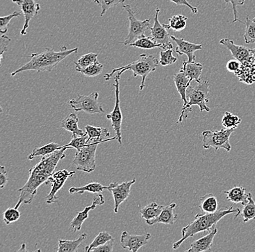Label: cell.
<instances>
[{"mask_svg": "<svg viewBox=\"0 0 255 252\" xmlns=\"http://www.w3.org/2000/svg\"><path fill=\"white\" fill-rule=\"evenodd\" d=\"M68 148L61 146L52 154L44 156L41 160L29 170V177L23 187L17 190L20 193L15 208L22 204H30L37 194L38 189L43 183H47L49 177L55 172L60 160L65 158V151Z\"/></svg>", "mask_w": 255, "mask_h": 252, "instance_id": "obj_1", "label": "cell"}, {"mask_svg": "<svg viewBox=\"0 0 255 252\" xmlns=\"http://www.w3.org/2000/svg\"><path fill=\"white\" fill-rule=\"evenodd\" d=\"M79 48L68 49L62 47L59 52L52 48H45L44 50L30 55V60L23 66L11 73V76H15L17 73L26 71H36V72L47 71L51 72L64 59L74 52H77Z\"/></svg>", "mask_w": 255, "mask_h": 252, "instance_id": "obj_2", "label": "cell"}, {"mask_svg": "<svg viewBox=\"0 0 255 252\" xmlns=\"http://www.w3.org/2000/svg\"><path fill=\"white\" fill-rule=\"evenodd\" d=\"M240 212L241 210L239 209H234V207H231L230 208H226V210L221 209L215 213L197 214L194 217V220L183 228L181 231L182 237L173 244V250H175L179 248L186 239L193 237L199 233L211 231L212 228L216 226L217 223L226 215L237 212L235 218H238Z\"/></svg>", "mask_w": 255, "mask_h": 252, "instance_id": "obj_3", "label": "cell"}, {"mask_svg": "<svg viewBox=\"0 0 255 252\" xmlns=\"http://www.w3.org/2000/svg\"><path fill=\"white\" fill-rule=\"evenodd\" d=\"M159 61L155 57L152 55H148L146 54H141L138 60H135L133 63H129L120 68H114L111 73H106L105 76V80L108 81L113 77L116 72L121 71L123 73L127 71H133V76H141V83L139 86V90L142 91L145 87V81L148 75L151 72L156 71L158 66Z\"/></svg>", "mask_w": 255, "mask_h": 252, "instance_id": "obj_4", "label": "cell"}, {"mask_svg": "<svg viewBox=\"0 0 255 252\" xmlns=\"http://www.w3.org/2000/svg\"><path fill=\"white\" fill-rule=\"evenodd\" d=\"M210 83L208 80H204L202 82L197 83L194 87L189 86L186 92L188 103L186 106L183 107L181 114L178 118V123H182L183 119L187 118V114L191 111L193 106H199L201 112L207 111L210 112V108L207 106V103L210 101Z\"/></svg>", "mask_w": 255, "mask_h": 252, "instance_id": "obj_5", "label": "cell"}, {"mask_svg": "<svg viewBox=\"0 0 255 252\" xmlns=\"http://www.w3.org/2000/svg\"><path fill=\"white\" fill-rule=\"evenodd\" d=\"M234 132V130L226 128L221 130L203 131L202 136L204 148L210 149L213 148L215 152H218L219 149H225L228 152H230V137Z\"/></svg>", "mask_w": 255, "mask_h": 252, "instance_id": "obj_6", "label": "cell"}, {"mask_svg": "<svg viewBox=\"0 0 255 252\" xmlns=\"http://www.w3.org/2000/svg\"><path fill=\"white\" fill-rule=\"evenodd\" d=\"M103 142H92L77 150L73 164L79 171L91 173L96 169V151L97 146Z\"/></svg>", "mask_w": 255, "mask_h": 252, "instance_id": "obj_7", "label": "cell"}, {"mask_svg": "<svg viewBox=\"0 0 255 252\" xmlns=\"http://www.w3.org/2000/svg\"><path fill=\"white\" fill-rule=\"evenodd\" d=\"M99 93L92 92L88 95H78L77 98L68 102L70 107L76 112L84 111L89 114L104 113L103 106L98 101Z\"/></svg>", "mask_w": 255, "mask_h": 252, "instance_id": "obj_8", "label": "cell"}, {"mask_svg": "<svg viewBox=\"0 0 255 252\" xmlns=\"http://www.w3.org/2000/svg\"><path fill=\"white\" fill-rule=\"evenodd\" d=\"M127 12L129 20L128 33L124 41V45H130L138 38L144 36L146 30L150 25V19L140 20L135 16V12L132 10L130 5H124Z\"/></svg>", "mask_w": 255, "mask_h": 252, "instance_id": "obj_9", "label": "cell"}, {"mask_svg": "<svg viewBox=\"0 0 255 252\" xmlns=\"http://www.w3.org/2000/svg\"><path fill=\"white\" fill-rule=\"evenodd\" d=\"M122 72L119 71L115 76V92H116V102L113 111L111 114L107 115V119L111 121L112 127L116 132V136L120 145H122V133H121V125L123 122V114L121 109V101H120V78Z\"/></svg>", "mask_w": 255, "mask_h": 252, "instance_id": "obj_10", "label": "cell"}, {"mask_svg": "<svg viewBox=\"0 0 255 252\" xmlns=\"http://www.w3.org/2000/svg\"><path fill=\"white\" fill-rule=\"evenodd\" d=\"M76 173L75 171L69 172L67 170H59L55 172L48 179L46 185L50 183L52 186L50 192L46 196L47 204H53L57 202L59 197H57V193L58 192L61 188H63L65 181L69 178L73 177V175Z\"/></svg>", "mask_w": 255, "mask_h": 252, "instance_id": "obj_11", "label": "cell"}, {"mask_svg": "<svg viewBox=\"0 0 255 252\" xmlns=\"http://www.w3.org/2000/svg\"><path fill=\"white\" fill-rule=\"evenodd\" d=\"M220 44H223L231 52L233 57L240 62L242 65H255V60L251 49L245 46L237 45L234 41L228 38H224L220 41Z\"/></svg>", "mask_w": 255, "mask_h": 252, "instance_id": "obj_12", "label": "cell"}, {"mask_svg": "<svg viewBox=\"0 0 255 252\" xmlns=\"http://www.w3.org/2000/svg\"><path fill=\"white\" fill-rule=\"evenodd\" d=\"M151 237V234L149 233L142 235H130L127 231H124L121 234V246L124 250L136 252L140 248L148 244Z\"/></svg>", "mask_w": 255, "mask_h": 252, "instance_id": "obj_13", "label": "cell"}, {"mask_svg": "<svg viewBox=\"0 0 255 252\" xmlns=\"http://www.w3.org/2000/svg\"><path fill=\"white\" fill-rule=\"evenodd\" d=\"M135 183V179L130 181H126L119 184V183L113 182L110 184L111 191L113 193V199L115 202V213H118L120 205L124 203L129 197L130 194V188Z\"/></svg>", "mask_w": 255, "mask_h": 252, "instance_id": "obj_14", "label": "cell"}, {"mask_svg": "<svg viewBox=\"0 0 255 252\" xmlns=\"http://www.w3.org/2000/svg\"><path fill=\"white\" fill-rule=\"evenodd\" d=\"M12 1L20 6L23 14L25 23H24L23 28L20 31V33L24 36L27 33V29L29 27L30 21L35 15L39 13L41 7L39 3H36L34 0H12Z\"/></svg>", "mask_w": 255, "mask_h": 252, "instance_id": "obj_15", "label": "cell"}, {"mask_svg": "<svg viewBox=\"0 0 255 252\" xmlns=\"http://www.w3.org/2000/svg\"><path fill=\"white\" fill-rule=\"evenodd\" d=\"M160 9L157 7L156 8L155 17H154V25L150 27L151 38L153 41L158 44H163L166 46L167 49H173V46L170 42V39H171L170 35L167 32L166 28L163 24L159 23L158 15Z\"/></svg>", "mask_w": 255, "mask_h": 252, "instance_id": "obj_16", "label": "cell"}, {"mask_svg": "<svg viewBox=\"0 0 255 252\" xmlns=\"http://www.w3.org/2000/svg\"><path fill=\"white\" fill-rule=\"evenodd\" d=\"M170 37H171L172 40L176 43L177 47L175 52L178 55H186L188 57L187 61H195L196 57L194 55V52L197 50H202V47H203L202 44L189 42L183 38H177L174 36H171Z\"/></svg>", "mask_w": 255, "mask_h": 252, "instance_id": "obj_17", "label": "cell"}, {"mask_svg": "<svg viewBox=\"0 0 255 252\" xmlns=\"http://www.w3.org/2000/svg\"><path fill=\"white\" fill-rule=\"evenodd\" d=\"M105 199L102 194H97L93 199V202L91 206L86 207L84 211L78 212V215L73 218L71 223V229L73 232H77L82 228L83 223L89 218V213L91 210H94L97 206L103 205Z\"/></svg>", "mask_w": 255, "mask_h": 252, "instance_id": "obj_18", "label": "cell"}, {"mask_svg": "<svg viewBox=\"0 0 255 252\" xmlns=\"http://www.w3.org/2000/svg\"><path fill=\"white\" fill-rule=\"evenodd\" d=\"M218 233L216 226L212 228L211 231H209L207 236H203L198 240L193 242L191 245V248L186 252H202L210 251L213 244L215 236Z\"/></svg>", "mask_w": 255, "mask_h": 252, "instance_id": "obj_19", "label": "cell"}, {"mask_svg": "<svg viewBox=\"0 0 255 252\" xmlns=\"http://www.w3.org/2000/svg\"><path fill=\"white\" fill-rule=\"evenodd\" d=\"M86 132L89 135L87 143H92V142H106L110 140H117V137L110 138L111 136V132L108 129L103 128V127H97L94 126L87 125L85 127Z\"/></svg>", "mask_w": 255, "mask_h": 252, "instance_id": "obj_20", "label": "cell"}, {"mask_svg": "<svg viewBox=\"0 0 255 252\" xmlns=\"http://www.w3.org/2000/svg\"><path fill=\"white\" fill-rule=\"evenodd\" d=\"M177 204L175 203L170 204V205L164 207L163 210L161 212L160 215H159L155 219L148 220L146 221L149 226H153L157 223H162V224L173 225L176 222L178 215L174 214L173 210L176 207Z\"/></svg>", "mask_w": 255, "mask_h": 252, "instance_id": "obj_21", "label": "cell"}, {"mask_svg": "<svg viewBox=\"0 0 255 252\" xmlns=\"http://www.w3.org/2000/svg\"><path fill=\"white\" fill-rule=\"evenodd\" d=\"M173 81H174L175 87H176L177 91H178L179 95H181V100L183 102V107L186 106L187 104V96H186V92H187L188 88L190 86L191 81L190 78L186 76L182 70L180 69L179 72L173 76Z\"/></svg>", "mask_w": 255, "mask_h": 252, "instance_id": "obj_22", "label": "cell"}, {"mask_svg": "<svg viewBox=\"0 0 255 252\" xmlns=\"http://www.w3.org/2000/svg\"><path fill=\"white\" fill-rule=\"evenodd\" d=\"M226 199L229 202L234 204H242L245 205L248 202L250 193H247L246 188L242 186H236L228 191H224Z\"/></svg>", "mask_w": 255, "mask_h": 252, "instance_id": "obj_23", "label": "cell"}, {"mask_svg": "<svg viewBox=\"0 0 255 252\" xmlns=\"http://www.w3.org/2000/svg\"><path fill=\"white\" fill-rule=\"evenodd\" d=\"M79 121L77 114L73 113L64 118L63 120L60 123V127L68 131V132H72L73 135H77L79 137L83 136L85 135L86 132L79 128Z\"/></svg>", "mask_w": 255, "mask_h": 252, "instance_id": "obj_24", "label": "cell"}, {"mask_svg": "<svg viewBox=\"0 0 255 252\" xmlns=\"http://www.w3.org/2000/svg\"><path fill=\"white\" fill-rule=\"evenodd\" d=\"M181 69L186 76L190 78V81H195L197 83H201V74H202V70H203V65L199 63L194 62H189L187 60H184L183 62V65Z\"/></svg>", "mask_w": 255, "mask_h": 252, "instance_id": "obj_25", "label": "cell"}, {"mask_svg": "<svg viewBox=\"0 0 255 252\" xmlns=\"http://www.w3.org/2000/svg\"><path fill=\"white\" fill-rule=\"evenodd\" d=\"M87 238V234H81L76 240H62L58 241V252H76L79 250L81 244L86 240Z\"/></svg>", "mask_w": 255, "mask_h": 252, "instance_id": "obj_26", "label": "cell"}, {"mask_svg": "<svg viewBox=\"0 0 255 252\" xmlns=\"http://www.w3.org/2000/svg\"><path fill=\"white\" fill-rule=\"evenodd\" d=\"M111 191V186H104L100 183H90L83 187H72L69 189V193L71 194H83L85 192L99 194L103 191Z\"/></svg>", "mask_w": 255, "mask_h": 252, "instance_id": "obj_27", "label": "cell"}, {"mask_svg": "<svg viewBox=\"0 0 255 252\" xmlns=\"http://www.w3.org/2000/svg\"><path fill=\"white\" fill-rule=\"evenodd\" d=\"M235 75L242 82L253 84L255 82V65L241 64Z\"/></svg>", "mask_w": 255, "mask_h": 252, "instance_id": "obj_28", "label": "cell"}, {"mask_svg": "<svg viewBox=\"0 0 255 252\" xmlns=\"http://www.w3.org/2000/svg\"><path fill=\"white\" fill-rule=\"evenodd\" d=\"M199 201L200 202L199 208L204 213H215L218 211V200L213 194L201 196Z\"/></svg>", "mask_w": 255, "mask_h": 252, "instance_id": "obj_29", "label": "cell"}, {"mask_svg": "<svg viewBox=\"0 0 255 252\" xmlns=\"http://www.w3.org/2000/svg\"><path fill=\"white\" fill-rule=\"evenodd\" d=\"M163 208L164 206L159 205L156 202H152L141 209L139 212L141 214V218L146 221H148V220L155 219L156 218H157L160 215Z\"/></svg>", "mask_w": 255, "mask_h": 252, "instance_id": "obj_30", "label": "cell"}, {"mask_svg": "<svg viewBox=\"0 0 255 252\" xmlns=\"http://www.w3.org/2000/svg\"><path fill=\"white\" fill-rule=\"evenodd\" d=\"M129 46H130V47H137V48L142 49H151L156 48V47L167 49L165 44H158V43L153 41L151 37H146V36H145V35L137 39L136 40L133 41V42Z\"/></svg>", "mask_w": 255, "mask_h": 252, "instance_id": "obj_31", "label": "cell"}, {"mask_svg": "<svg viewBox=\"0 0 255 252\" xmlns=\"http://www.w3.org/2000/svg\"><path fill=\"white\" fill-rule=\"evenodd\" d=\"M60 145L55 143H49V144L45 145V146L41 147V148H35L33 151L28 156V160H33L35 157L37 156H48V155L52 154V153L60 148Z\"/></svg>", "mask_w": 255, "mask_h": 252, "instance_id": "obj_32", "label": "cell"}, {"mask_svg": "<svg viewBox=\"0 0 255 252\" xmlns=\"http://www.w3.org/2000/svg\"><path fill=\"white\" fill-rule=\"evenodd\" d=\"M187 17L183 15H175L169 19V24H163L166 29H172L175 31H181L186 27Z\"/></svg>", "mask_w": 255, "mask_h": 252, "instance_id": "obj_33", "label": "cell"}, {"mask_svg": "<svg viewBox=\"0 0 255 252\" xmlns=\"http://www.w3.org/2000/svg\"><path fill=\"white\" fill-rule=\"evenodd\" d=\"M239 215L242 217L245 223H248L250 220H255V202L252 194L249 197L248 202L244 205Z\"/></svg>", "mask_w": 255, "mask_h": 252, "instance_id": "obj_34", "label": "cell"}, {"mask_svg": "<svg viewBox=\"0 0 255 252\" xmlns=\"http://www.w3.org/2000/svg\"><path fill=\"white\" fill-rule=\"evenodd\" d=\"M242 122V119L238 116L233 114L229 111H226L223 115L222 119V125L226 129L230 130H236L239 127V124Z\"/></svg>", "mask_w": 255, "mask_h": 252, "instance_id": "obj_35", "label": "cell"}, {"mask_svg": "<svg viewBox=\"0 0 255 252\" xmlns=\"http://www.w3.org/2000/svg\"><path fill=\"white\" fill-rule=\"evenodd\" d=\"M98 56L99 54L93 53V52H90V53L83 55V56L80 57L77 62H74L75 65H76V70L84 69L89 65L93 64V63L98 61L97 60Z\"/></svg>", "mask_w": 255, "mask_h": 252, "instance_id": "obj_36", "label": "cell"}, {"mask_svg": "<svg viewBox=\"0 0 255 252\" xmlns=\"http://www.w3.org/2000/svg\"><path fill=\"white\" fill-rule=\"evenodd\" d=\"M113 239V238L112 237V236L109 233L106 232V231L100 232V234L97 235V237L94 239L93 242L89 244L88 247H86L85 252H91L93 249L97 248V247H100V246L106 244L107 242H109V241H111V239Z\"/></svg>", "mask_w": 255, "mask_h": 252, "instance_id": "obj_37", "label": "cell"}, {"mask_svg": "<svg viewBox=\"0 0 255 252\" xmlns=\"http://www.w3.org/2000/svg\"><path fill=\"white\" fill-rule=\"evenodd\" d=\"M103 68L104 65L97 61L84 69H78L76 71L82 73L87 77H95L103 73Z\"/></svg>", "mask_w": 255, "mask_h": 252, "instance_id": "obj_38", "label": "cell"}, {"mask_svg": "<svg viewBox=\"0 0 255 252\" xmlns=\"http://www.w3.org/2000/svg\"><path fill=\"white\" fill-rule=\"evenodd\" d=\"M245 24H246V29L244 35L245 42L247 44L255 43V17L253 20H250L249 16H247Z\"/></svg>", "mask_w": 255, "mask_h": 252, "instance_id": "obj_39", "label": "cell"}, {"mask_svg": "<svg viewBox=\"0 0 255 252\" xmlns=\"http://www.w3.org/2000/svg\"><path fill=\"white\" fill-rule=\"evenodd\" d=\"M89 138V135H87L86 132L85 135L83 136H77V135H72V139L71 142L68 144L63 146L65 148H75L76 150H79L80 148H83V147L87 146L88 144L87 140Z\"/></svg>", "mask_w": 255, "mask_h": 252, "instance_id": "obj_40", "label": "cell"}, {"mask_svg": "<svg viewBox=\"0 0 255 252\" xmlns=\"http://www.w3.org/2000/svg\"><path fill=\"white\" fill-rule=\"evenodd\" d=\"M173 49H167L165 51H161L159 52V64L162 66H166V65H172L176 63L177 57L173 55Z\"/></svg>", "mask_w": 255, "mask_h": 252, "instance_id": "obj_41", "label": "cell"}, {"mask_svg": "<svg viewBox=\"0 0 255 252\" xmlns=\"http://www.w3.org/2000/svg\"><path fill=\"white\" fill-rule=\"evenodd\" d=\"M20 218V212L18 209L8 208L3 213V220L6 225H9L10 223H15Z\"/></svg>", "mask_w": 255, "mask_h": 252, "instance_id": "obj_42", "label": "cell"}, {"mask_svg": "<svg viewBox=\"0 0 255 252\" xmlns=\"http://www.w3.org/2000/svg\"><path fill=\"white\" fill-rule=\"evenodd\" d=\"M126 0H95L96 4L101 6V16H103L108 9L118 5L120 3L125 2Z\"/></svg>", "mask_w": 255, "mask_h": 252, "instance_id": "obj_43", "label": "cell"}, {"mask_svg": "<svg viewBox=\"0 0 255 252\" xmlns=\"http://www.w3.org/2000/svg\"><path fill=\"white\" fill-rule=\"evenodd\" d=\"M20 15H21V12L15 11L12 14L0 17V32H1V34L7 33V26L11 20L14 18V17H20Z\"/></svg>", "mask_w": 255, "mask_h": 252, "instance_id": "obj_44", "label": "cell"}, {"mask_svg": "<svg viewBox=\"0 0 255 252\" xmlns=\"http://www.w3.org/2000/svg\"><path fill=\"white\" fill-rule=\"evenodd\" d=\"M224 1L225 2L231 3V4H232L233 12H234V20H233V23H235V22L237 21H240L241 23H243V22L239 20V14L237 7V6L239 5H244L246 0H224Z\"/></svg>", "mask_w": 255, "mask_h": 252, "instance_id": "obj_45", "label": "cell"}, {"mask_svg": "<svg viewBox=\"0 0 255 252\" xmlns=\"http://www.w3.org/2000/svg\"><path fill=\"white\" fill-rule=\"evenodd\" d=\"M10 41V38L7 36L6 33L1 34V38H0V61L1 62L2 61L4 52H7V47Z\"/></svg>", "mask_w": 255, "mask_h": 252, "instance_id": "obj_46", "label": "cell"}, {"mask_svg": "<svg viewBox=\"0 0 255 252\" xmlns=\"http://www.w3.org/2000/svg\"><path fill=\"white\" fill-rule=\"evenodd\" d=\"M115 239H111L109 242H107L106 244H103V245L100 246V247H97V248L93 249L91 252H111L113 251V245H114Z\"/></svg>", "mask_w": 255, "mask_h": 252, "instance_id": "obj_47", "label": "cell"}, {"mask_svg": "<svg viewBox=\"0 0 255 252\" xmlns=\"http://www.w3.org/2000/svg\"><path fill=\"white\" fill-rule=\"evenodd\" d=\"M7 172L4 166L1 165L0 167V188H4L7 185Z\"/></svg>", "mask_w": 255, "mask_h": 252, "instance_id": "obj_48", "label": "cell"}, {"mask_svg": "<svg viewBox=\"0 0 255 252\" xmlns=\"http://www.w3.org/2000/svg\"><path fill=\"white\" fill-rule=\"evenodd\" d=\"M240 62L238 61L237 60H236V59L229 60V61L228 62L227 64H226V68H227L228 71H231V72L234 73L238 71L239 68H240Z\"/></svg>", "mask_w": 255, "mask_h": 252, "instance_id": "obj_49", "label": "cell"}, {"mask_svg": "<svg viewBox=\"0 0 255 252\" xmlns=\"http://www.w3.org/2000/svg\"><path fill=\"white\" fill-rule=\"evenodd\" d=\"M172 2L175 3L177 5H186L191 9V12L193 14H197L198 12V9L197 7H193L189 4L187 0H170Z\"/></svg>", "mask_w": 255, "mask_h": 252, "instance_id": "obj_50", "label": "cell"}, {"mask_svg": "<svg viewBox=\"0 0 255 252\" xmlns=\"http://www.w3.org/2000/svg\"><path fill=\"white\" fill-rule=\"evenodd\" d=\"M18 251L19 252H21V251L26 252L27 251V250H25V244H22L21 249H20V250H19Z\"/></svg>", "mask_w": 255, "mask_h": 252, "instance_id": "obj_51", "label": "cell"}, {"mask_svg": "<svg viewBox=\"0 0 255 252\" xmlns=\"http://www.w3.org/2000/svg\"><path fill=\"white\" fill-rule=\"evenodd\" d=\"M251 49L252 53H253V56H254L255 60V47H253V48L250 49Z\"/></svg>", "mask_w": 255, "mask_h": 252, "instance_id": "obj_52", "label": "cell"}, {"mask_svg": "<svg viewBox=\"0 0 255 252\" xmlns=\"http://www.w3.org/2000/svg\"></svg>", "mask_w": 255, "mask_h": 252, "instance_id": "obj_53", "label": "cell"}]
</instances>
